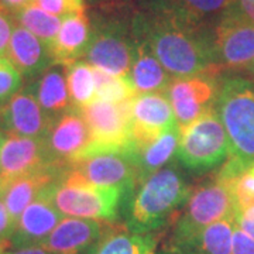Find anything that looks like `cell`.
<instances>
[{"label": "cell", "instance_id": "obj_1", "mask_svg": "<svg viewBox=\"0 0 254 254\" xmlns=\"http://www.w3.org/2000/svg\"><path fill=\"white\" fill-rule=\"evenodd\" d=\"M133 28L174 78H190L219 69L213 57L212 33L206 27L148 7L145 13L133 17Z\"/></svg>", "mask_w": 254, "mask_h": 254}, {"label": "cell", "instance_id": "obj_2", "mask_svg": "<svg viewBox=\"0 0 254 254\" xmlns=\"http://www.w3.org/2000/svg\"><path fill=\"white\" fill-rule=\"evenodd\" d=\"M190 196V188L181 175L174 168L164 167L141 184L130 206L127 229L137 235L153 232Z\"/></svg>", "mask_w": 254, "mask_h": 254}, {"label": "cell", "instance_id": "obj_3", "mask_svg": "<svg viewBox=\"0 0 254 254\" xmlns=\"http://www.w3.org/2000/svg\"><path fill=\"white\" fill-rule=\"evenodd\" d=\"M123 192L118 187L91 184L69 167L57 181L46 187L47 196L63 215L103 222L118 216Z\"/></svg>", "mask_w": 254, "mask_h": 254}, {"label": "cell", "instance_id": "obj_4", "mask_svg": "<svg viewBox=\"0 0 254 254\" xmlns=\"http://www.w3.org/2000/svg\"><path fill=\"white\" fill-rule=\"evenodd\" d=\"M215 109L229 140V158L254 164V82L229 78L218 89Z\"/></svg>", "mask_w": 254, "mask_h": 254}, {"label": "cell", "instance_id": "obj_5", "mask_svg": "<svg viewBox=\"0 0 254 254\" xmlns=\"http://www.w3.org/2000/svg\"><path fill=\"white\" fill-rule=\"evenodd\" d=\"M136 54L133 18L130 26L116 16L95 18L85 58L93 68L110 75H128Z\"/></svg>", "mask_w": 254, "mask_h": 254}, {"label": "cell", "instance_id": "obj_6", "mask_svg": "<svg viewBox=\"0 0 254 254\" xmlns=\"http://www.w3.org/2000/svg\"><path fill=\"white\" fill-rule=\"evenodd\" d=\"M177 157L190 170H209L229 158L226 130L215 105L180 130Z\"/></svg>", "mask_w": 254, "mask_h": 254}, {"label": "cell", "instance_id": "obj_7", "mask_svg": "<svg viewBox=\"0 0 254 254\" xmlns=\"http://www.w3.org/2000/svg\"><path fill=\"white\" fill-rule=\"evenodd\" d=\"M230 215H236L232 190L216 177L192 192L187 208L177 222L171 246L188 240L202 229Z\"/></svg>", "mask_w": 254, "mask_h": 254}, {"label": "cell", "instance_id": "obj_8", "mask_svg": "<svg viewBox=\"0 0 254 254\" xmlns=\"http://www.w3.org/2000/svg\"><path fill=\"white\" fill-rule=\"evenodd\" d=\"M81 112L89 127L92 143L79 160L102 151H119L130 147L131 99L119 105L95 99Z\"/></svg>", "mask_w": 254, "mask_h": 254}, {"label": "cell", "instance_id": "obj_9", "mask_svg": "<svg viewBox=\"0 0 254 254\" xmlns=\"http://www.w3.org/2000/svg\"><path fill=\"white\" fill-rule=\"evenodd\" d=\"M212 46L218 68L249 69L254 64V23L232 6L213 24Z\"/></svg>", "mask_w": 254, "mask_h": 254}, {"label": "cell", "instance_id": "obj_10", "mask_svg": "<svg viewBox=\"0 0 254 254\" xmlns=\"http://www.w3.org/2000/svg\"><path fill=\"white\" fill-rule=\"evenodd\" d=\"M175 126L173 105L167 93H137L131 99V147L150 144L164 131Z\"/></svg>", "mask_w": 254, "mask_h": 254}, {"label": "cell", "instance_id": "obj_11", "mask_svg": "<svg viewBox=\"0 0 254 254\" xmlns=\"http://www.w3.org/2000/svg\"><path fill=\"white\" fill-rule=\"evenodd\" d=\"M167 95L173 105L177 127L181 130L213 108L218 95L215 72L177 78L168 85Z\"/></svg>", "mask_w": 254, "mask_h": 254}, {"label": "cell", "instance_id": "obj_12", "mask_svg": "<svg viewBox=\"0 0 254 254\" xmlns=\"http://www.w3.org/2000/svg\"><path fill=\"white\" fill-rule=\"evenodd\" d=\"M68 167L99 187H118L127 190L140 182L130 147L127 150L91 154Z\"/></svg>", "mask_w": 254, "mask_h": 254}, {"label": "cell", "instance_id": "obj_13", "mask_svg": "<svg viewBox=\"0 0 254 254\" xmlns=\"http://www.w3.org/2000/svg\"><path fill=\"white\" fill-rule=\"evenodd\" d=\"M112 232L115 227L109 222L66 216L38 247L53 254H83L98 247Z\"/></svg>", "mask_w": 254, "mask_h": 254}, {"label": "cell", "instance_id": "obj_14", "mask_svg": "<svg viewBox=\"0 0 254 254\" xmlns=\"http://www.w3.org/2000/svg\"><path fill=\"white\" fill-rule=\"evenodd\" d=\"M46 143L54 164L68 167L76 163L92 143L81 109L72 108L61 115L47 134Z\"/></svg>", "mask_w": 254, "mask_h": 254}, {"label": "cell", "instance_id": "obj_15", "mask_svg": "<svg viewBox=\"0 0 254 254\" xmlns=\"http://www.w3.org/2000/svg\"><path fill=\"white\" fill-rule=\"evenodd\" d=\"M0 118L9 134L30 138H46L55 123L38 103L34 91H20L0 110Z\"/></svg>", "mask_w": 254, "mask_h": 254}, {"label": "cell", "instance_id": "obj_16", "mask_svg": "<svg viewBox=\"0 0 254 254\" xmlns=\"http://www.w3.org/2000/svg\"><path fill=\"white\" fill-rule=\"evenodd\" d=\"M53 163L46 138H30L9 134L3 137L0 145V177L11 181L21 175L34 173Z\"/></svg>", "mask_w": 254, "mask_h": 254}, {"label": "cell", "instance_id": "obj_17", "mask_svg": "<svg viewBox=\"0 0 254 254\" xmlns=\"http://www.w3.org/2000/svg\"><path fill=\"white\" fill-rule=\"evenodd\" d=\"M65 218L47 196L46 188L21 213L11 236V246L28 247L44 242L57 225Z\"/></svg>", "mask_w": 254, "mask_h": 254}, {"label": "cell", "instance_id": "obj_18", "mask_svg": "<svg viewBox=\"0 0 254 254\" xmlns=\"http://www.w3.org/2000/svg\"><path fill=\"white\" fill-rule=\"evenodd\" d=\"M91 34V20L86 10L65 16L58 34L50 46L53 64L69 66L76 63L86 53Z\"/></svg>", "mask_w": 254, "mask_h": 254}, {"label": "cell", "instance_id": "obj_19", "mask_svg": "<svg viewBox=\"0 0 254 254\" xmlns=\"http://www.w3.org/2000/svg\"><path fill=\"white\" fill-rule=\"evenodd\" d=\"M66 168L68 167L64 165H51L7 181L1 199L4 202L10 218L13 219L14 223H17L18 218L21 216L24 209L36 199L37 195L50 184L57 181Z\"/></svg>", "mask_w": 254, "mask_h": 254}, {"label": "cell", "instance_id": "obj_20", "mask_svg": "<svg viewBox=\"0 0 254 254\" xmlns=\"http://www.w3.org/2000/svg\"><path fill=\"white\" fill-rule=\"evenodd\" d=\"M6 55L21 75L43 72L50 64H53L48 46L17 23Z\"/></svg>", "mask_w": 254, "mask_h": 254}, {"label": "cell", "instance_id": "obj_21", "mask_svg": "<svg viewBox=\"0 0 254 254\" xmlns=\"http://www.w3.org/2000/svg\"><path fill=\"white\" fill-rule=\"evenodd\" d=\"M236 215L209 225L188 240L171 246L173 254H232Z\"/></svg>", "mask_w": 254, "mask_h": 254}, {"label": "cell", "instance_id": "obj_22", "mask_svg": "<svg viewBox=\"0 0 254 254\" xmlns=\"http://www.w3.org/2000/svg\"><path fill=\"white\" fill-rule=\"evenodd\" d=\"M235 0H151L150 9L160 10L190 24L208 27L216 23Z\"/></svg>", "mask_w": 254, "mask_h": 254}, {"label": "cell", "instance_id": "obj_23", "mask_svg": "<svg viewBox=\"0 0 254 254\" xmlns=\"http://www.w3.org/2000/svg\"><path fill=\"white\" fill-rule=\"evenodd\" d=\"M128 75L137 93L163 92L173 81L148 43L138 34H136V54Z\"/></svg>", "mask_w": 254, "mask_h": 254}, {"label": "cell", "instance_id": "obj_24", "mask_svg": "<svg viewBox=\"0 0 254 254\" xmlns=\"http://www.w3.org/2000/svg\"><path fill=\"white\" fill-rule=\"evenodd\" d=\"M178 144L180 130L177 126L164 131L150 144L141 147H131L130 144V151L137 165L140 182H144L150 175L164 168V165L177 154Z\"/></svg>", "mask_w": 254, "mask_h": 254}, {"label": "cell", "instance_id": "obj_25", "mask_svg": "<svg viewBox=\"0 0 254 254\" xmlns=\"http://www.w3.org/2000/svg\"><path fill=\"white\" fill-rule=\"evenodd\" d=\"M34 93L40 106L51 118L55 119L58 115H64L71 105L65 66L53 64L46 71H43Z\"/></svg>", "mask_w": 254, "mask_h": 254}, {"label": "cell", "instance_id": "obj_26", "mask_svg": "<svg viewBox=\"0 0 254 254\" xmlns=\"http://www.w3.org/2000/svg\"><path fill=\"white\" fill-rule=\"evenodd\" d=\"M13 17L17 24L27 28L30 33L38 37L44 44L48 46V48L53 44L63 24V18L47 13L46 10L38 7L36 3L28 4L27 7L13 14Z\"/></svg>", "mask_w": 254, "mask_h": 254}, {"label": "cell", "instance_id": "obj_27", "mask_svg": "<svg viewBox=\"0 0 254 254\" xmlns=\"http://www.w3.org/2000/svg\"><path fill=\"white\" fill-rule=\"evenodd\" d=\"M68 92L72 108L82 109L96 99L93 66L85 61H76L65 66Z\"/></svg>", "mask_w": 254, "mask_h": 254}, {"label": "cell", "instance_id": "obj_28", "mask_svg": "<svg viewBox=\"0 0 254 254\" xmlns=\"http://www.w3.org/2000/svg\"><path fill=\"white\" fill-rule=\"evenodd\" d=\"M157 240L150 233L112 232L96 247L93 254H155Z\"/></svg>", "mask_w": 254, "mask_h": 254}, {"label": "cell", "instance_id": "obj_29", "mask_svg": "<svg viewBox=\"0 0 254 254\" xmlns=\"http://www.w3.org/2000/svg\"><path fill=\"white\" fill-rule=\"evenodd\" d=\"M96 99L109 103H123L133 99L137 95L136 88L130 79V75H110L102 69L93 68Z\"/></svg>", "mask_w": 254, "mask_h": 254}, {"label": "cell", "instance_id": "obj_30", "mask_svg": "<svg viewBox=\"0 0 254 254\" xmlns=\"http://www.w3.org/2000/svg\"><path fill=\"white\" fill-rule=\"evenodd\" d=\"M21 85V73L10 63L9 58H0V103L9 100L17 93Z\"/></svg>", "mask_w": 254, "mask_h": 254}, {"label": "cell", "instance_id": "obj_31", "mask_svg": "<svg viewBox=\"0 0 254 254\" xmlns=\"http://www.w3.org/2000/svg\"><path fill=\"white\" fill-rule=\"evenodd\" d=\"M38 7L46 10L47 13L64 18L81 10H86L85 0H34Z\"/></svg>", "mask_w": 254, "mask_h": 254}, {"label": "cell", "instance_id": "obj_32", "mask_svg": "<svg viewBox=\"0 0 254 254\" xmlns=\"http://www.w3.org/2000/svg\"><path fill=\"white\" fill-rule=\"evenodd\" d=\"M14 27H16V20L13 14L0 7V58L7 54Z\"/></svg>", "mask_w": 254, "mask_h": 254}, {"label": "cell", "instance_id": "obj_33", "mask_svg": "<svg viewBox=\"0 0 254 254\" xmlns=\"http://www.w3.org/2000/svg\"><path fill=\"white\" fill-rule=\"evenodd\" d=\"M14 229H16V223L10 218L7 208L0 196V249L1 250L6 252L7 247L11 246V236L14 233Z\"/></svg>", "mask_w": 254, "mask_h": 254}, {"label": "cell", "instance_id": "obj_34", "mask_svg": "<svg viewBox=\"0 0 254 254\" xmlns=\"http://www.w3.org/2000/svg\"><path fill=\"white\" fill-rule=\"evenodd\" d=\"M236 226L254 239V205L236 210Z\"/></svg>", "mask_w": 254, "mask_h": 254}, {"label": "cell", "instance_id": "obj_35", "mask_svg": "<svg viewBox=\"0 0 254 254\" xmlns=\"http://www.w3.org/2000/svg\"><path fill=\"white\" fill-rule=\"evenodd\" d=\"M232 254H254V239L247 236L236 226L233 233V250Z\"/></svg>", "mask_w": 254, "mask_h": 254}, {"label": "cell", "instance_id": "obj_36", "mask_svg": "<svg viewBox=\"0 0 254 254\" xmlns=\"http://www.w3.org/2000/svg\"><path fill=\"white\" fill-rule=\"evenodd\" d=\"M233 6L243 17L254 23V0H235Z\"/></svg>", "mask_w": 254, "mask_h": 254}, {"label": "cell", "instance_id": "obj_37", "mask_svg": "<svg viewBox=\"0 0 254 254\" xmlns=\"http://www.w3.org/2000/svg\"><path fill=\"white\" fill-rule=\"evenodd\" d=\"M31 3H34V0H0V7L7 10L11 14H16Z\"/></svg>", "mask_w": 254, "mask_h": 254}, {"label": "cell", "instance_id": "obj_38", "mask_svg": "<svg viewBox=\"0 0 254 254\" xmlns=\"http://www.w3.org/2000/svg\"><path fill=\"white\" fill-rule=\"evenodd\" d=\"M1 254H53L46 252L38 246H28V247H18L16 250H6Z\"/></svg>", "mask_w": 254, "mask_h": 254}, {"label": "cell", "instance_id": "obj_39", "mask_svg": "<svg viewBox=\"0 0 254 254\" xmlns=\"http://www.w3.org/2000/svg\"><path fill=\"white\" fill-rule=\"evenodd\" d=\"M6 185H7V181H6V180H3V178L0 177V196L3 195V192H4V188H6Z\"/></svg>", "mask_w": 254, "mask_h": 254}, {"label": "cell", "instance_id": "obj_40", "mask_svg": "<svg viewBox=\"0 0 254 254\" xmlns=\"http://www.w3.org/2000/svg\"><path fill=\"white\" fill-rule=\"evenodd\" d=\"M249 71H250V73H252V75L254 76V64L252 65V66H250V68H249Z\"/></svg>", "mask_w": 254, "mask_h": 254}, {"label": "cell", "instance_id": "obj_41", "mask_svg": "<svg viewBox=\"0 0 254 254\" xmlns=\"http://www.w3.org/2000/svg\"><path fill=\"white\" fill-rule=\"evenodd\" d=\"M3 137H4L3 134H0V145H1V141H3Z\"/></svg>", "mask_w": 254, "mask_h": 254}, {"label": "cell", "instance_id": "obj_42", "mask_svg": "<svg viewBox=\"0 0 254 254\" xmlns=\"http://www.w3.org/2000/svg\"><path fill=\"white\" fill-rule=\"evenodd\" d=\"M3 252H4V250H1V249H0V254L3 253Z\"/></svg>", "mask_w": 254, "mask_h": 254}, {"label": "cell", "instance_id": "obj_43", "mask_svg": "<svg viewBox=\"0 0 254 254\" xmlns=\"http://www.w3.org/2000/svg\"><path fill=\"white\" fill-rule=\"evenodd\" d=\"M164 254H167V253H164ZM168 254H173V253H168Z\"/></svg>", "mask_w": 254, "mask_h": 254}]
</instances>
